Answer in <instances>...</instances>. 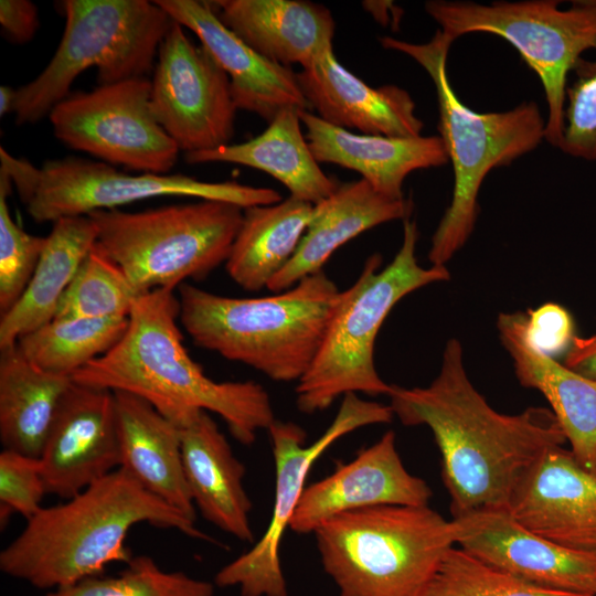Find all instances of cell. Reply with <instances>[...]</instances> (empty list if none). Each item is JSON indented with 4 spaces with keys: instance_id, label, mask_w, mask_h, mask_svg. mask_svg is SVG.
<instances>
[{
    "instance_id": "cell-5",
    "label": "cell",
    "mask_w": 596,
    "mask_h": 596,
    "mask_svg": "<svg viewBox=\"0 0 596 596\" xmlns=\"http://www.w3.org/2000/svg\"><path fill=\"white\" fill-rule=\"evenodd\" d=\"M454 40L440 30L426 43L380 38L386 50L416 61L432 78L438 104V131L454 169L449 206L433 234L428 259L446 266L469 240L478 216V194L488 173L534 150L545 138V119L534 102L504 111L477 113L456 95L447 73Z\"/></svg>"
},
{
    "instance_id": "cell-25",
    "label": "cell",
    "mask_w": 596,
    "mask_h": 596,
    "mask_svg": "<svg viewBox=\"0 0 596 596\" xmlns=\"http://www.w3.org/2000/svg\"><path fill=\"white\" fill-rule=\"evenodd\" d=\"M181 429V453L191 499L203 518L240 541L252 542V501L244 489V465L209 412Z\"/></svg>"
},
{
    "instance_id": "cell-23",
    "label": "cell",
    "mask_w": 596,
    "mask_h": 596,
    "mask_svg": "<svg viewBox=\"0 0 596 596\" xmlns=\"http://www.w3.org/2000/svg\"><path fill=\"white\" fill-rule=\"evenodd\" d=\"M220 21L265 58L301 70L332 51L334 20L324 6L304 0H217Z\"/></svg>"
},
{
    "instance_id": "cell-34",
    "label": "cell",
    "mask_w": 596,
    "mask_h": 596,
    "mask_svg": "<svg viewBox=\"0 0 596 596\" xmlns=\"http://www.w3.org/2000/svg\"><path fill=\"white\" fill-rule=\"evenodd\" d=\"M424 596H592L544 588L481 562L458 546L445 555Z\"/></svg>"
},
{
    "instance_id": "cell-21",
    "label": "cell",
    "mask_w": 596,
    "mask_h": 596,
    "mask_svg": "<svg viewBox=\"0 0 596 596\" xmlns=\"http://www.w3.org/2000/svg\"><path fill=\"white\" fill-rule=\"evenodd\" d=\"M528 315L500 313L497 327L520 384L538 390L551 405L571 453L596 476V380L583 376L534 348L526 334Z\"/></svg>"
},
{
    "instance_id": "cell-17",
    "label": "cell",
    "mask_w": 596,
    "mask_h": 596,
    "mask_svg": "<svg viewBox=\"0 0 596 596\" xmlns=\"http://www.w3.org/2000/svg\"><path fill=\"white\" fill-rule=\"evenodd\" d=\"M433 491L403 465L393 430L358 451L327 477L308 485L289 529L313 533L327 520L354 510L382 505H428Z\"/></svg>"
},
{
    "instance_id": "cell-11",
    "label": "cell",
    "mask_w": 596,
    "mask_h": 596,
    "mask_svg": "<svg viewBox=\"0 0 596 596\" xmlns=\"http://www.w3.org/2000/svg\"><path fill=\"white\" fill-rule=\"evenodd\" d=\"M0 160V171L9 177L29 215L38 223L115 210L157 196L224 201L243 209L281 201V195L270 188L236 181L206 182L183 174L135 175L103 161L75 157L49 160L36 168L1 147Z\"/></svg>"
},
{
    "instance_id": "cell-27",
    "label": "cell",
    "mask_w": 596,
    "mask_h": 596,
    "mask_svg": "<svg viewBox=\"0 0 596 596\" xmlns=\"http://www.w3.org/2000/svg\"><path fill=\"white\" fill-rule=\"evenodd\" d=\"M301 126L299 110L286 108L248 141L184 153V158L191 164L224 162L258 169L283 183L290 196L315 205L330 196L340 183L322 171Z\"/></svg>"
},
{
    "instance_id": "cell-40",
    "label": "cell",
    "mask_w": 596,
    "mask_h": 596,
    "mask_svg": "<svg viewBox=\"0 0 596 596\" xmlns=\"http://www.w3.org/2000/svg\"><path fill=\"white\" fill-rule=\"evenodd\" d=\"M564 364L583 376L596 380V333L575 336L565 353Z\"/></svg>"
},
{
    "instance_id": "cell-8",
    "label": "cell",
    "mask_w": 596,
    "mask_h": 596,
    "mask_svg": "<svg viewBox=\"0 0 596 596\" xmlns=\"http://www.w3.org/2000/svg\"><path fill=\"white\" fill-rule=\"evenodd\" d=\"M63 7L65 28L54 55L33 81L15 89L18 125L49 116L89 67H97L99 85L146 77L172 22L147 0H66Z\"/></svg>"
},
{
    "instance_id": "cell-4",
    "label": "cell",
    "mask_w": 596,
    "mask_h": 596,
    "mask_svg": "<svg viewBox=\"0 0 596 596\" xmlns=\"http://www.w3.org/2000/svg\"><path fill=\"white\" fill-rule=\"evenodd\" d=\"M342 291L323 270L259 298L178 287L179 322L193 343L276 382H298L313 362Z\"/></svg>"
},
{
    "instance_id": "cell-22",
    "label": "cell",
    "mask_w": 596,
    "mask_h": 596,
    "mask_svg": "<svg viewBox=\"0 0 596 596\" xmlns=\"http://www.w3.org/2000/svg\"><path fill=\"white\" fill-rule=\"evenodd\" d=\"M306 139L319 163H332L361 174L377 192L403 199V183L415 170L446 164L440 136L408 138L355 134L333 126L311 110H299Z\"/></svg>"
},
{
    "instance_id": "cell-7",
    "label": "cell",
    "mask_w": 596,
    "mask_h": 596,
    "mask_svg": "<svg viewBox=\"0 0 596 596\" xmlns=\"http://www.w3.org/2000/svg\"><path fill=\"white\" fill-rule=\"evenodd\" d=\"M417 240L416 222L406 219L403 242L392 262L380 269L381 256L372 255L355 283L342 290L321 347L297 382L296 405L301 413L324 411L348 394L389 396L392 384L379 375L373 354L382 323L408 294L450 278L446 266L424 268L417 263Z\"/></svg>"
},
{
    "instance_id": "cell-41",
    "label": "cell",
    "mask_w": 596,
    "mask_h": 596,
    "mask_svg": "<svg viewBox=\"0 0 596 596\" xmlns=\"http://www.w3.org/2000/svg\"><path fill=\"white\" fill-rule=\"evenodd\" d=\"M15 103V89L2 85L0 87V115L4 116L9 113H13Z\"/></svg>"
},
{
    "instance_id": "cell-29",
    "label": "cell",
    "mask_w": 596,
    "mask_h": 596,
    "mask_svg": "<svg viewBox=\"0 0 596 596\" xmlns=\"http://www.w3.org/2000/svg\"><path fill=\"white\" fill-rule=\"evenodd\" d=\"M313 204L288 196L275 204L243 210V221L225 268L247 291L267 288L294 256L311 219Z\"/></svg>"
},
{
    "instance_id": "cell-10",
    "label": "cell",
    "mask_w": 596,
    "mask_h": 596,
    "mask_svg": "<svg viewBox=\"0 0 596 596\" xmlns=\"http://www.w3.org/2000/svg\"><path fill=\"white\" fill-rule=\"evenodd\" d=\"M555 0H430L425 11L454 41L470 33H489L509 42L539 76L547 105L545 138L558 148L564 130L567 76L581 55L596 50V0L573 1L566 9Z\"/></svg>"
},
{
    "instance_id": "cell-38",
    "label": "cell",
    "mask_w": 596,
    "mask_h": 596,
    "mask_svg": "<svg viewBox=\"0 0 596 596\" xmlns=\"http://www.w3.org/2000/svg\"><path fill=\"white\" fill-rule=\"evenodd\" d=\"M574 328L571 313L558 304L547 302L528 312L529 341L552 358L568 350L575 338Z\"/></svg>"
},
{
    "instance_id": "cell-19",
    "label": "cell",
    "mask_w": 596,
    "mask_h": 596,
    "mask_svg": "<svg viewBox=\"0 0 596 596\" xmlns=\"http://www.w3.org/2000/svg\"><path fill=\"white\" fill-rule=\"evenodd\" d=\"M169 17L192 31L231 82L237 109L270 121L286 108L310 110L291 67L274 63L234 34L217 18L210 2L155 0Z\"/></svg>"
},
{
    "instance_id": "cell-12",
    "label": "cell",
    "mask_w": 596,
    "mask_h": 596,
    "mask_svg": "<svg viewBox=\"0 0 596 596\" xmlns=\"http://www.w3.org/2000/svg\"><path fill=\"white\" fill-rule=\"evenodd\" d=\"M390 405L343 396L339 412L312 444L305 430L290 422L275 421L268 428L275 461V492L269 523L259 540L224 565L214 577L219 587H237L241 596H288L280 562L284 533L306 489V479L317 459L340 437L362 426L390 423Z\"/></svg>"
},
{
    "instance_id": "cell-20",
    "label": "cell",
    "mask_w": 596,
    "mask_h": 596,
    "mask_svg": "<svg viewBox=\"0 0 596 596\" xmlns=\"http://www.w3.org/2000/svg\"><path fill=\"white\" fill-rule=\"evenodd\" d=\"M297 78L310 110L333 126L364 135H422L424 123L405 89L393 84L369 86L338 62L333 50L298 72Z\"/></svg>"
},
{
    "instance_id": "cell-30",
    "label": "cell",
    "mask_w": 596,
    "mask_h": 596,
    "mask_svg": "<svg viewBox=\"0 0 596 596\" xmlns=\"http://www.w3.org/2000/svg\"><path fill=\"white\" fill-rule=\"evenodd\" d=\"M72 379L46 373L18 345L0 349V441L3 449L39 458Z\"/></svg>"
},
{
    "instance_id": "cell-24",
    "label": "cell",
    "mask_w": 596,
    "mask_h": 596,
    "mask_svg": "<svg viewBox=\"0 0 596 596\" xmlns=\"http://www.w3.org/2000/svg\"><path fill=\"white\" fill-rule=\"evenodd\" d=\"M411 200L392 199L360 179L340 183L327 199L313 205L308 227L291 259L269 281L267 289L281 292L302 278L322 270L342 245L380 224L406 220Z\"/></svg>"
},
{
    "instance_id": "cell-16",
    "label": "cell",
    "mask_w": 596,
    "mask_h": 596,
    "mask_svg": "<svg viewBox=\"0 0 596 596\" xmlns=\"http://www.w3.org/2000/svg\"><path fill=\"white\" fill-rule=\"evenodd\" d=\"M39 459L46 493L63 499L118 469L114 392L72 381Z\"/></svg>"
},
{
    "instance_id": "cell-15",
    "label": "cell",
    "mask_w": 596,
    "mask_h": 596,
    "mask_svg": "<svg viewBox=\"0 0 596 596\" xmlns=\"http://www.w3.org/2000/svg\"><path fill=\"white\" fill-rule=\"evenodd\" d=\"M456 546L531 584L596 596V555L563 547L520 523L509 509L451 519Z\"/></svg>"
},
{
    "instance_id": "cell-14",
    "label": "cell",
    "mask_w": 596,
    "mask_h": 596,
    "mask_svg": "<svg viewBox=\"0 0 596 596\" xmlns=\"http://www.w3.org/2000/svg\"><path fill=\"white\" fill-rule=\"evenodd\" d=\"M150 105L156 120L184 153L230 145L234 135L237 108L230 77L174 20L159 46Z\"/></svg>"
},
{
    "instance_id": "cell-13",
    "label": "cell",
    "mask_w": 596,
    "mask_h": 596,
    "mask_svg": "<svg viewBox=\"0 0 596 596\" xmlns=\"http://www.w3.org/2000/svg\"><path fill=\"white\" fill-rule=\"evenodd\" d=\"M150 95L146 77L70 95L49 115L54 136L108 164L169 174L180 149L156 120Z\"/></svg>"
},
{
    "instance_id": "cell-2",
    "label": "cell",
    "mask_w": 596,
    "mask_h": 596,
    "mask_svg": "<svg viewBox=\"0 0 596 596\" xmlns=\"http://www.w3.org/2000/svg\"><path fill=\"white\" fill-rule=\"evenodd\" d=\"M179 310L173 289L141 295L120 340L72 381L137 395L180 428L200 411L215 413L238 443L252 445L276 421L267 391L254 381L205 375L183 345Z\"/></svg>"
},
{
    "instance_id": "cell-32",
    "label": "cell",
    "mask_w": 596,
    "mask_h": 596,
    "mask_svg": "<svg viewBox=\"0 0 596 596\" xmlns=\"http://www.w3.org/2000/svg\"><path fill=\"white\" fill-rule=\"evenodd\" d=\"M140 296L121 267L96 242L63 295L54 319L128 318Z\"/></svg>"
},
{
    "instance_id": "cell-28",
    "label": "cell",
    "mask_w": 596,
    "mask_h": 596,
    "mask_svg": "<svg viewBox=\"0 0 596 596\" xmlns=\"http://www.w3.org/2000/svg\"><path fill=\"white\" fill-rule=\"evenodd\" d=\"M96 241L97 228L88 215L66 216L53 223L24 292L0 316V349L17 344L54 319L63 295Z\"/></svg>"
},
{
    "instance_id": "cell-31",
    "label": "cell",
    "mask_w": 596,
    "mask_h": 596,
    "mask_svg": "<svg viewBox=\"0 0 596 596\" xmlns=\"http://www.w3.org/2000/svg\"><path fill=\"white\" fill-rule=\"evenodd\" d=\"M128 318L53 319L23 336L17 345L40 370L68 377L107 353L123 337Z\"/></svg>"
},
{
    "instance_id": "cell-18",
    "label": "cell",
    "mask_w": 596,
    "mask_h": 596,
    "mask_svg": "<svg viewBox=\"0 0 596 596\" xmlns=\"http://www.w3.org/2000/svg\"><path fill=\"white\" fill-rule=\"evenodd\" d=\"M509 510L536 534L596 555V476L563 446L549 450L526 473Z\"/></svg>"
},
{
    "instance_id": "cell-6",
    "label": "cell",
    "mask_w": 596,
    "mask_h": 596,
    "mask_svg": "<svg viewBox=\"0 0 596 596\" xmlns=\"http://www.w3.org/2000/svg\"><path fill=\"white\" fill-rule=\"evenodd\" d=\"M339 596H424L447 552L451 520L429 505H382L338 514L313 532Z\"/></svg>"
},
{
    "instance_id": "cell-35",
    "label": "cell",
    "mask_w": 596,
    "mask_h": 596,
    "mask_svg": "<svg viewBox=\"0 0 596 596\" xmlns=\"http://www.w3.org/2000/svg\"><path fill=\"white\" fill-rule=\"evenodd\" d=\"M11 188L0 171V316L24 292L46 244V237L29 234L12 219L7 201Z\"/></svg>"
},
{
    "instance_id": "cell-39",
    "label": "cell",
    "mask_w": 596,
    "mask_h": 596,
    "mask_svg": "<svg viewBox=\"0 0 596 596\" xmlns=\"http://www.w3.org/2000/svg\"><path fill=\"white\" fill-rule=\"evenodd\" d=\"M0 24L13 41L28 42L39 28L38 9L28 0H1Z\"/></svg>"
},
{
    "instance_id": "cell-33",
    "label": "cell",
    "mask_w": 596,
    "mask_h": 596,
    "mask_svg": "<svg viewBox=\"0 0 596 596\" xmlns=\"http://www.w3.org/2000/svg\"><path fill=\"white\" fill-rule=\"evenodd\" d=\"M214 583L163 571L148 555L132 556L116 576H95L46 596H213Z\"/></svg>"
},
{
    "instance_id": "cell-9",
    "label": "cell",
    "mask_w": 596,
    "mask_h": 596,
    "mask_svg": "<svg viewBox=\"0 0 596 596\" xmlns=\"http://www.w3.org/2000/svg\"><path fill=\"white\" fill-rule=\"evenodd\" d=\"M243 207L202 200L142 212L99 210L88 216L97 244L141 295L203 280L228 258Z\"/></svg>"
},
{
    "instance_id": "cell-26",
    "label": "cell",
    "mask_w": 596,
    "mask_h": 596,
    "mask_svg": "<svg viewBox=\"0 0 596 596\" xmlns=\"http://www.w3.org/2000/svg\"><path fill=\"white\" fill-rule=\"evenodd\" d=\"M119 468L147 491L195 521L185 481L181 429L143 398L115 391Z\"/></svg>"
},
{
    "instance_id": "cell-36",
    "label": "cell",
    "mask_w": 596,
    "mask_h": 596,
    "mask_svg": "<svg viewBox=\"0 0 596 596\" xmlns=\"http://www.w3.org/2000/svg\"><path fill=\"white\" fill-rule=\"evenodd\" d=\"M576 81L566 87L564 130L560 149L574 158L596 161V60H579Z\"/></svg>"
},
{
    "instance_id": "cell-1",
    "label": "cell",
    "mask_w": 596,
    "mask_h": 596,
    "mask_svg": "<svg viewBox=\"0 0 596 596\" xmlns=\"http://www.w3.org/2000/svg\"><path fill=\"white\" fill-rule=\"evenodd\" d=\"M389 397L403 425L432 430L453 518L509 509L533 466L567 443L549 408L530 406L514 415L493 409L470 382L457 339L447 341L439 373L429 385H392Z\"/></svg>"
},
{
    "instance_id": "cell-37",
    "label": "cell",
    "mask_w": 596,
    "mask_h": 596,
    "mask_svg": "<svg viewBox=\"0 0 596 596\" xmlns=\"http://www.w3.org/2000/svg\"><path fill=\"white\" fill-rule=\"evenodd\" d=\"M47 494L40 459L18 451L2 449L0 454V520L9 521L12 513L26 520L43 507Z\"/></svg>"
},
{
    "instance_id": "cell-3",
    "label": "cell",
    "mask_w": 596,
    "mask_h": 596,
    "mask_svg": "<svg viewBox=\"0 0 596 596\" xmlns=\"http://www.w3.org/2000/svg\"><path fill=\"white\" fill-rule=\"evenodd\" d=\"M64 503L43 507L0 553V570L40 589H58L128 563L130 529L149 523L213 541L195 521L118 468Z\"/></svg>"
}]
</instances>
